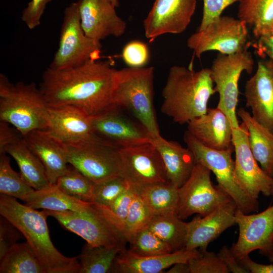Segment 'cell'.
I'll return each instance as SVG.
<instances>
[{"label":"cell","instance_id":"obj_48","mask_svg":"<svg viewBox=\"0 0 273 273\" xmlns=\"http://www.w3.org/2000/svg\"><path fill=\"white\" fill-rule=\"evenodd\" d=\"M240 264L248 272L251 273H273V264H263L252 260L249 255L238 260Z\"/></svg>","mask_w":273,"mask_h":273},{"label":"cell","instance_id":"obj_6","mask_svg":"<svg viewBox=\"0 0 273 273\" xmlns=\"http://www.w3.org/2000/svg\"><path fill=\"white\" fill-rule=\"evenodd\" d=\"M187 147L192 152L196 163L209 169L215 176L217 187L235 202L238 211L244 214L257 212L259 202L247 194L237 183L234 173V149L219 150L209 148L194 137L188 131L184 135Z\"/></svg>","mask_w":273,"mask_h":273},{"label":"cell","instance_id":"obj_21","mask_svg":"<svg viewBox=\"0 0 273 273\" xmlns=\"http://www.w3.org/2000/svg\"><path fill=\"white\" fill-rule=\"evenodd\" d=\"M78 3L81 24L87 36L101 41L124 33L126 23L118 16L109 0H79Z\"/></svg>","mask_w":273,"mask_h":273},{"label":"cell","instance_id":"obj_28","mask_svg":"<svg viewBox=\"0 0 273 273\" xmlns=\"http://www.w3.org/2000/svg\"><path fill=\"white\" fill-rule=\"evenodd\" d=\"M6 154L15 160L21 176L34 190H40L50 185L43 166L29 149L23 136L9 146Z\"/></svg>","mask_w":273,"mask_h":273},{"label":"cell","instance_id":"obj_52","mask_svg":"<svg viewBox=\"0 0 273 273\" xmlns=\"http://www.w3.org/2000/svg\"><path fill=\"white\" fill-rule=\"evenodd\" d=\"M271 195L273 196V181H272V189H271Z\"/></svg>","mask_w":273,"mask_h":273},{"label":"cell","instance_id":"obj_31","mask_svg":"<svg viewBox=\"0 0 273 273\" xmlns=\"http://www.w3.org/2000/svg\"><path fill=\"white\" fill-rule=\"evenodd\" d=\"M134 187L137 193L142 198L154 215L170 212L177 214L179 201L178 188L171 183Z\"/></svg>","mask_w":273,"mask_h":273},{"label":"cell","instance_id":"obj_35","mask_svg":"<svg viewBox=\"0 0 273 273\" xmlns=\"http://www.w3.org/2000/svg\"><path fill=\"white\" fill-rule=\"evenodd\" d=\"M55 185L74 198L92 201L94 183L72 165L69 166L68 170L57 179Z\"/></svg>","mask_w":273,"mask_h":273},{"label":"cell","instance_id":"obj_11","mask_svg":"<svg viewBox=\"0 0 273 273\" xmlns=\"http://www.w3.org/2000/svg\"><path fill=\"white\" fill-rule=\"evenodd\" d=\"M65 146L69 164L94 183L120 175V148L105 140Z\"/></svg>","mask_w":273,"mask_h":273},{"label":"cell","instance_id":"obj_44","mask_svg":"<svg viewBox=\"0 0 273 273\" xmlns=\"http://www.w3.org/2000/svg\"><path fill=\"white\" fill-rule=\"evenodd\" d=\"M52 0H31L22 11L21 19L29 29L38 26L47 5Z\"/></svg>","mask_w":273,"mask_h":273},{"label":"cell","instance_id":"obj_39","mask_svg":"<svg viewBox=\"0 0 273 273\" xmlns=\"http://www.w3.org/2000/svg\"><path fill=\"white\" fill-rule=\"evenodd\" d=\"M135 194L134 187L130 184L129 188L108 208H102L98 206L108 219L121 232L122 235L125 221Z\"/></svg>","mask_w":273,"mask_h":273},{"label":"cell","instance_id":"obj_37","mask_svg":"<svg viewBox=\"0 0 273 273\" xmlns=\"http://www.w3.org/2000/svg\"><path fill=\"white\" fill-rule=\"evenodd\" d=\"M130 186L120 175L94 183L91 202L102 208H108Z\"/></svg>","mask_w":273,"mask_h":273},{"label":"cell","instance_id":"obj_5","mask_svg":"<svg viewBox=\"0 0 273 273\" xmlns=\"http://www.w3.org/2000/svg\"><path fill=\"white\" fill-rule=\"evenodd\" d=\"M154 68L130 67L117 70L112 103L130 110L152 139L161 135L154 110Z\"/></svg>","mask_w":273,"mask_h":273},{"label":"cell","instance_id":"obj_8","mask_svg":"<svg viewBox=\"0 0 273 273\" xmlns=\"http://www.w3.org/2000/svg\"><path fill=\"white\" fill-rule=\"evenodd\" d=\"M247 49L229 55L219 53L209 69L215 90L219 95L217 107L226 115L233 128L240 125L237 107L241 75L244 71L251 73L253 68L254 60Z\"/></svg>","mask_w":273,"mask_h":273},{"label":"cell","instance_id":"obj_2","mask_svg":"<svg viewBox=\"0 0 273 273\" xmlns=\"http://www.w3.org/2000/svg\"><path fill=\"white\" fill-rule=\"evenodd\" d=\"M0 214L24 236L46 273H79L77 257H66L53 245L47 222L49 215L46 210L38 211L20 203L15 198L1 194Z\"/></svg>","mask_w":273,"mask_h":273},{"label":"cell","instance_id":"obj_32","mask_svg":"<svg viewBox=\"0 0 273 273\" xmlns=\"http://www.w3.org/2000/svg\"><path fill=\"white\" fill-rule=\"evenodd\" d=\"M1 273H46L27 242L16 243L0 258Z\"/></svg>","mask_w":273,"mask_h":273},{"label":"cell","instance_id":"obj_33","mask_svg":"<svg viewBox=\"0 0 273 273\" xmlns=\"http://www.w3.org/2000/svg\"><path fill=\"white\" fill-rule=\"evenodd\" d=\"M124 248L94 246L86 243L77 257L79 273L112 272L117 256Z\"/></svg>","mask_w":273,"mask_h":273},{"label":"cell","instance_id":"obj_14","mask_svg":"<svg viewBox=\"0 0 273 273\" xmlns=\"http://www.w3.org/2000/svg\"><path fill=\"white\" fill-rule=\"evenodd\" d=\"M233 144L235 153L234 173L240 187L251 197L258 200L260 194L271 195L273 178L259 166L250 149L248 131L242 122L233 128Z\"/></svg>","mask_w":273,"mask_h":273},{"label":"cell","instance_id":"obj_10","mask_svg":"<svg viewBox=\"0 0 273 273\" xmlns=\"http://www.w3.org/2000/svg\"><path fill=\"white\" fill-rule=\"evenodd\" d=\"M46 210L62 227L79 236L90 245L124 247L127 242L100 208L92 202L90 207L84 211Z\"/></svg>","mask_w":273,"mask_h":273},{"label":"cell","instance_id":"obj_38","mask_svg":"<svg viewBox=\"0 0 273 273\" xmlns=\"http://www.w3.org/2000/svg\"><path fill=\"white\" fill-rule=\"evenodd\" d=\"M153 215L152 211L136 191L122 233L126 241L134 234L147 227Z\"/></svg>","mask_w":273,"mask_h":273},{"label":"cell","instance_id":"obj_40","mask_svg":"<svg viewBox=\"0 0 273 273\" xmlns=\"http://www.w3.org/2000/svg\"><path fill=\"white\" fill-rule=\"evenodd\" d=\"M201 252V251H200ZM190 273H228L229 270L218 254L206 250L188 262Z\"/></svg>","mask_w":273,"mask_h":273},{"label":"cell","instance_id":"obj_22","mask_svg":"<svg viewBox=\"0 0 273 273\" xmlns=\"http://www.w3.org/2000/svg\"><path fill=\"white\" fill-rule=\"evenodd\" d=\"M187 124V131L205 146L219 150L234 149L232 125L217 107L208 108L206 113Z\"/></svg>","mask_w":273,"mask_h":273},{"label":"cell","instance_id":"obj_12","mask_svg":"<svg viewBox=\"0 0 273 273\" xmlns=\"http://www.w3.org/2000/svg\"><path fill=\"white\" fill-rule=\"evenodd\" d=\"M211 172L207 167L196 163L188 179L178 188L177 215L182 220L194 214L205 216L232 200L219 187L213 185Z\"/></svg>","mask_w":273,"mask_h":273},{"label":"cell","instance_id":"obj_51","mask_svg":"<svg viewBox=\"0 0 273 273\" xmlns=\"http://www.w3.org/2000/svg\"><path fill=\"white\" fill-rule=\"evenodd\" d=\"M113 5L116 8L119 6V3L118 0H109Z\"/></svg>","mask_w":273,"mask_h":273},{"label":"cell","instance_id":"obj_41","mask_svg":"<svg viewBox=\"0 0 273 273\" xmlns=\"http://www.w3.org/2000/svg\"><path fill=\"white\" fill-rule=\"evenodd\" d=\"M122 56L129 67H142L148 61L149 52L145 43L141 41L133 40L124 47Z\"/></svg>","mask_w":273,"mask_h":273},{"label":"cell","instance_id":"obj_49","mask_svg":"<svg viewBox=\"0 0 273 273\" xmlns=\"http://www.w3.org/2000/svg\"><path fill=\"white\" fill-rule=\"evenodd\" d=\"M167 273H190L188 263H177L174 264L166 272Z\"/></svg>","mask_w":273,"mask_h":273},{"label":"cell","instance_id":"obj_27","mask_svg":"<svg viewBox=\"0 0 273 273\" xmlns=\"http://www.w3.org/2000/svg\"><path fill=\"white\" fill-rule=\"evenodd\" d=\"M25 204L35 209L54 211H84L92 202L74 198L62 191L55 184L34 190L25 201Z\"/></svg>","mask_w":273,"mask_h":273},{"label":"cell","instance_id":"obj_1","mask_svg":"<svg viewBox=\"0 0 273 273\" xmlns=\"http://www.w3.org/2000/svg\"><path fill=\"white\" fill-rule=\"evenodd\" d=\"M116 70L99 60L64 69L49 67L39 89L48 106H71L90 116L113 105Z\"/></svg>","mask_w":273,"mask_h":273},{"label":"cell","instance_id":"obj_46","mask_svg":"<svg viewBox=\"0 0 273 273\" xmlns=\"http://www.w3.org/2000/svg\"><path fill=\"white\" fill-rule=\"evenodd\" d=\"M256 40L252 47L257 55L261 58L267 57L273 61V32L262 35Z\"/></svg>","mask_w":273,"mask_h":273},{"label":"cell","instance_id":"obj_29","mask_svg":"<svg viewBox=\"0 0 273 273\" xmlns=\"http://www.w3.org/2000/svg\"><path fill=\"white\" fill-rule=\"evenodd\" d=\"M237 16L257 39L272 31L273 0H240Z\"/></svg>","mask_w":273,"mask_h":273},{"label":"cell","instance_id":"obj_13","mask_svg":"<svg viewBox=\"0 0 273 273\" xmlns=\"http://www.w3.org/2000/svg\"><path fill=\"white\" fill-rule=\"evenodd\" d=\"M120 176L143 187L169 183L161 157L152 143L120 148Z\"/></svg>","mask_w":273,"mask_h":273},{"label":"cell","instance_id":"obj_9","mask_svg":"<svg viewBox=\"0 0 273 273\" xmlns=\"http://www.w3.org/2000/svg\"><path fill=\"white\" fill-rule=\"evenodd\" d=\"M248 26L238 18L221 16L188 38V47L200 58L204 53L215 51L229 55L247 49L250 42Z\"/></svg>","mask_w":273,"mask_h":273},{"label":"cell","instance_id":"obj_7","mask_svg":"<svg viewBox=\"0 0 273 273\" xmlns=\"http://www.w3.org/2000/svg\"><path fill=\"white\" fill-rule=\"evenodd\" d=\"M101 50L100 41L87 36L83 30L78 1L72 3L65 9L58 49L49 67L68 69L98 60Z\"/></svg>","mask_w":273,"mask_h":273},{"label":"cell","instance_id":"obj_47","mask_svg":"<svg viewBox=\"0 0 273 273\" xmlns=\"http://www.w3.org/2000/svg\"><path fill=\"white\" fill-rule=\"evenodd\" d=\"M218 255L226 265L230 272L248 273V271L240 264L238 260L232 254L230 249L226 246H223L218 253Z\"/></svg>","mask_w":273,"mask_h":273},{"label":"cell","instance_id":"obj_26","mask_svg":"<svg viewBox=\"0 0 273 273\" xmlns=\"http://www.w3.org/2000/svg\"><path fill=\"white\" fill-rule=\"evenodd\" d=\"M237 115L245 125L250 149L263 170L273 178V133L258 122L244 108Z\"/></svg>","mask_w":273,"mask_h":273},{"label":"cell","instance_id":"obj_20","mask_svg":"<svg viewBox=\"0 0 273 273\" xmlns=\"http://www.w3.org/2000/svg\"><path fill=\"white\" fill-rule=\"evenodd\" d=\"M48 112L46 130L63 143L105 140L95 133L90 116L82 111L71 106H48Z\"/></svg>","mask_w":273,"mask_h":273},{"label":"cell","instance_id":"obj_23","mask_svg":"<svg viewBox=\"0 0 273 273\" xmlns=\"http://www.w3.org/2000/svg\"><path fill=\"white\" fill-rule=\"evenodd\" d=\"M23 137L43 166L50 184H55L69 167L65 144L46 129L34 130Z\"/></svg>","mask_w":273,"mask_h":273},{"label":"cell","instance_id":"obj_25","mask_svg":"<svg viewBox=\"0 0 273 273\" xmlns=\"http://www.w3.org/2000/svg\"><path fill=\"white\" fill-rule=\"evenodd\" d=\"M151 143L161 157L169 183L180 188L188 179L196 165L192 152L161 135L152 139Z\"/></svg>","mask_w":273,"mask_h":273},{"label":"cell","instance_id":"obj_34","mask_svg":"<svg viewBox=\"0 0 273 273\" xmlns=\"http://www.w3.org/2000/svg\"><path fill=\"white\" fill-rule=\"evenodd\" d=\"M34 190L12 168L7 154H0V193L25 201Z\"/></svg>","mask_w":273,"mask_h":273},{"label":"cell","instance_id":"obj_42","mask_svg":"<svg viewBox=\"0 0 273 273\" xmlns=\"http://www.w3.org/2000/svg\"><path fill=\"white\" fill-rule=\"evenodd\" d=\"M22 233L9 220L1 216L0 218V258L21 237Z\"/></svg>","mask_w":273,"mask_h":273},{"label":"cell","instance_id":"obj_53","mask_svg":"<svg viewBox=\"0 0 273 273\" xmlns=\"http://www.w3.org/2000/svg\"><path fill=\"white\" fill-rule=\"evenodd\" d=\"M272 32H273V27H272Z\"/></svg>","mask_w":273,"mask_h":273},{"label":"cell","instance_id":"obj_19","mask_svg":"<svg viewBox=\"0 0 273 273\" xmlns=\"http://www.w3.org/2000/svg\"><path fill=\"white\" fill-rule=\"evenodd\" d=\"M246 106L258 122L273 133V61H259L245 85Z\"/></svg>","mask_w":273,"mask_h":273},{"label":"cell","instance_id":"obj_4","mask_svg":"<svg viewBox=\"0 0 273 273\" xmlns=\"http://www.w3.org/2000/svg\"><path fill=\"white\" fill-rule=\"evenodd\" d=\"M48 106L34 83H11L0 75V120L11 124L24 136L38 129H46Z\"/></svg>","mask_w":273,"mask_h":273},{"label":"cell","instance_id":"obj_18","mask_svg":"<svg viewBox=\"0 0 273 273\" xmlns=\"http://www.w3.org/2000/svg\"><path fill=\"white\" fill-rule=\"evenodd\" d=\"M238 211L235 202L231 200L202 216H195L186 222L187 238L185 249L207 250L208 245L228 228L236 224Z\"/></svg>","mask_w":273,"mask_h":273},{"label":"cell","instance_id":"obj_16","mask_svg":"<svg viewBox=\"0 0 273 273\" xmlns=\"http://www.w3.org/2000/svg\"><path fill=\"white\" fill-rule=\"evenodd\" d=\"M119 108L112 105L90 116L95 133L119 148L151 143L152 138L143 127H140L124 116Z\"/></svg>","mask_w":273,"mask_h":273},{"label":"cell","instance_id":"obj_36","mask_svg":"<svg viewBox=\"0 0 273 273\" xmlns=\"http://www.w3.org/2000/svg\"><path fill=\"white\" fill-rule=\"evenodd\" d=\"M131 253L140 256L160 255L173 252L171 248L147 227L139 231L127 241Z\"/></svg>","mask_w":273,"mask_h":273},{"label":"cell","instance_id":"obj_17","mask_svg":"<svg viewBox=\"0 0 273 273\" xmlns=\"http://www.w3.org/2000/svg\"><path fill=\"white\" fill-rule=\"evenodd\" d=\"M235 218L239 233L230 250L238 260L253 251L259 252L268 248L273 237V205L256 214L237 211Z\"/></svg>","mask_w":273,"mask_h":273},{"label":"cell","instance_id":"obj_45","mask_svg":"<svg viewBox=\"0 0 273 273\" xmlns=\"http://www.w3.org/2000/svg\"><path fill=\"white\" fill-rule=\"evenodd\" d=\"M0 120V154H6L7 148L23 136L14 127Z\"/></svg>","mask_w":273,"mask_h":273},{"label":"cell","instance_id":"obj_50","mask_svg":"<svg viewBox=\"0 0 273 273\" xmlns=\"http://www.w3.org/2000/svg\"><path fill=\"white\" fill-rule=\"evenodd\" d=\"M259 253L266 257L269 261L273 262V237L268 248L263 251L259 252Z\"/></svg>","mask_w":273,"mask_h":273},{"label":"cell","instance_id":"obj_3","mask_svg":"<svg viewBox=\"0 0 273 273\" xmlns=\"http://www.w3.org/2000/svg\"><path fill=\"white\" fill-rule=\"evenodd\" d=\"M213 84L209 68L171 67L162 91V113L176 123L188 124L207 111L208 101L216 93Z\"/></svg>","mask_w":273,"mask_h":273},{"label":"cell","instance_id":"obj_43","mask_svg":"<svg viewBox=\"0 0 273 273\" xmlns=\"http://www.w3.org/2000/svg\"><path fill=\"white\" fill-rule=\"evenodd\" d=\"M240 0H203V15L198 29H202L221 16L225 8Z\"/></svg>","mask_w":273,"mask_h":273},{"label":"cell","instance_id":"obj_15","mask_svg":"<svg viewBox=\"0 0 273 273\" xmlns=\"http://www.w3.org/2000/svg\"><path fill=\"white\" fill-rule=\"evenodd\" d=\"M197 0H155L143 22L145 35L150 41L165 34H179L189 25Z\"/></svg>","mask_w":273,"mask_h":273},{"label":"cell","instance_id":"obj_30","mask_svg":"<svg viewBox=\"0 0 273 273\" xmlns=\"http://www.w3.org/2000/svg\"><path fill=\"white\" fill-rule=\"evenodd\" d=\"M147 227L165 242L172 252L185 248L186 222L176 213L154 215Z\"/></svg>","mask_w":273,"mask_h":273},{"label":"cell","instance_id":"obj_24","mask_svg":"<svg viewBox=\"0 0 273 273\" xmlns=\"http://www.w3.org/2000/svg\"><path fill=\"white\" fill-rule=\"evenodd\" d=\"M201 252L198 249L185 248L169 253L140 256L123 248L117 256L112 272L120 273H159L177 263H188L198 256Z\"/></svg>","mask_w":273,"mask_h":273}]
</instances>
